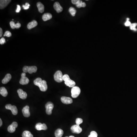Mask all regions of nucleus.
Returning a JSON list of instances; mask_svg holds the SVG:
<instances>
[{
	"label": "nucleus",
	"instance_id": "f257e3e1",
	"mask_svg": "<svg viewBox=\"0 0 137 137\" xmlns=\"http://www.w3.org/2000/svg\"><path fill=\"white\" fill-rule=\"evenodd\" d=\"M34 84L39 87L40 91H45L48 88L47 83L45 80H42L40 78H37L34 81Z\"/></svg>",
	"mask_w": 137,
	"mask_h": 137
},
{
	"label": "nucleus",
	"instance_id": "f03ea898",
	"mask_svg": "<svg viewBox=\"0 0 137 137\" xmlns=\"http://www.w3.org/2000/svg\"><path fill=\"white\" fill-rule=\"evenodd\" d=\"M63 79L64 81L65 84L67 86L70 88H73L75 86V82L70 79L68 75H64L63 76Z\"/></svg>",
	"mask_w": 137,
	"mask_h": 137
},
{
	"label": "nucleus",
	"instance_id": "7ed1b4c3",
	"mask_svg": "<svg viewBox=\"0 0 137 137\" xmlns=\"http://www.w3.org/2000/svg\"><path fill=\"white\" fill-rule=\"evenodd\" d=\"M37 67L35 66H25L23 68V71L24 73H29L31 74L33 73H35L37 71Z\"/></svg>",
	"mask_w": 137,
	"mask_h": 137
},
{
	"label": "nucleus",
	"instance_id": "20e7f679",
	"mask_svg": "<svg viewBox=\"0 0 137 137\" xmlns=\"http://www.w3.org/2000/svg\"><path fill=\"white\" fill-rule=\"evenodd\" d=\"M71 96L73 98H77L80 94L81 90L79 87L75 86L72 88L71 89Z\"/></svg>",
	"mask_w": 137,
	"mask_h": 137
},
{
	"label": "nucleus",
	"instance_id": "39448f33",
	"mask_svg": "<svg viewBox=\"0 0 137 137\" xmlns=\"http://www.w3.org/2000/svg\"><path fill=\"white\" fill-rule=\"evenodd\" d=\"M63 73L61 71H57L54 75V80L56 82L60 83L63 80Z\"/></svg>",
	"mask_w": 137,
	"mask_h": 137
},
{
	"label": "nucleus",
	"instance_id": "423d86ee",
	"mask_svg": "<svg viewBox=\"0 0 137 137\" xmlns=\"http://www.w3.org/2000/svg\"><path fill=\"white\" fill-rule=\"evenodd\" d=\"M46 108V113L48 115H50L51 114L52 110L54 107V104L51 102H48L46 104L45 106Z\"/></svg>",
	"mask_w": 137,
	"mask_h": 137
},
{
	"label": "nucleus",
	"instance_id": "0eeeda50",
	"mask_svg": "<svg viewBox=\"0 0 137 137\" xmlns=\"http://www.w3.org/2000/svg\"><path fill=\"white\" fill-rule=\"evenodd\" d=\"M71 129L72 132L76 134H79L82 131V128L77 124H75L72 126Z\"/></svg>",
	"mask_w": 137,
	"mask_h": 137
},
{
	"label": "nucleus",
	"instance_id": "6e6552de",
	"mask_svg": "<svg viewBox=\"0 0 137 137\" xmlns=\"http://www.w3.org/2000/svg\"><path fill=\"white\" fill-rule=\"evenodd\" d=\"M5 108L7 109L11 110L12 113L14 115H16L18 114V109L16 106H12L10 104H8L5 106Z\"/></svg>",
	"mask_w": 137,
	"mask_h": 137
},
{
	"label": "nucleus",
	"instance_id": "1a4fd4ad",
	"mask_svg": "<svg viewBox=\"0 0 137 137\" xmlns=\"http://www.w3.org/2000/svg\"><path fill=\"white\" fill-rule=\"evenodd\" d=\"M30 82L28 78L26 77V73H23L21 74V78L20 81V83L22 85H27Z\"/></svg>",
	"mask_w": 137,
	"mask_h": 137
},
{
	"label": "nucleus",
	"instance_id": "9d476101",
	"mask_svg": "<svg viewBox=\"0 0 137 137\" xmlns=\"http://www.w3.org/2000/svg\"><path fill=\"white\" fill-rule=\"evenodd\" d=\"M18 124L16 122H13L11 125L8 126L7 130L9 132L13 133L15 131L16 128L18 127Z\"/></svg>",
	"mask_w": 137,
	"mask_h": 137
},
{
	"label": "nucleus",
	"instance_id": "9b49d317",
	"mask_svg": "<svg viewBox=\"0 0 137 137\" xmlns=\"http://www.w3.org/2000/svg\"><path fill=\"white\" fill-rule=\"evenodd\" d=\"M22 112L23 113L24 116L26 117H28L30 116V107L28 106H26L24 107Z\"/></svg>",
	"mask_w": 137,
	"mask_h": 137
},
{
	"label": "nucleus",
	"instance_id": "f8f14e48",
	"mask_svg": "<svg viewBox=\"0 0 137 137\" xmlns=\"http://www.w3.org/2000/svg\"><path fill=\"white\" fill-rule=\"evenodd\" d=\"M35 128L37 130L39 131L43 130H46L47 129V127L46 124L45 123L42 124L40 123H39L36 124L35 126Z\"/></svg>",
	"mask_w": 137,
	"mask_h": 137
},
{
	"label": "nucleus",
	"instance_id": "ddd939ff",
	"mask_svg": "<svg viewBox=\"0 0 137 137\" xmlns=\"http://www.w3.org/2000/svg\"><path fill=\"white\" fill-rule=\"evenodd\" d=\"M61 101L63 104H72L73 102V99L69 97L63 96L61 98Z\"/></svg>",
	"mask_w": 137,
	"mask_h": 137
},
{
	"label": "nucleus",
	"instance_id": "4468645a",
	"mask_svg": "<svg viewBox=\"0 0 137 137\" xmlns=\"http://www.w3.org/2000/svg\"><path fill=\"white\" fill-rule=\"evenodd\" d=\"M19 96L21 99H25L27 97V94L22 89H19L17 91Z\"/></svg>",
	"mask_w": 137,
	"mask_h": 137
},
{
	"label": "nucleus",
	"instance_id": "2eb2a0df",
	"mask_svg": "<svg viewBox=\"0 0 137 137\" xmlns=\"http://www.w3.org/2000/svg\"><path fill=\"white\" fill-rule=\"evenodd\" d=\"M10 0H0V9H4L11 2Z\"/></svg>",
	"mask_w": 137,
	"mask_h": 137
},
{
	"label": "nucleus",
	"instance_id": "dca6fc26",
	"mask_svg": "<svg viewBox=\"0 0 137 137\" xmlns=\"http://www.w3.org/2000/svg\"><path fill=\"white\" fill-rule=\"evenodd\" d=\"M53 7L54 9L56 10L57 13H60L63 11V8L61 5H60V3L58 2H55L53 5Z\"/></svg>",
	"mask_w": 137,
	"mask_h": 137
},
{
	"label": "nucleus",
	"instance_id": "f3484780",
	"mask_svg": "<svg viewBox=\"0 0 137 137\" xmlns=\"http://www.w3.org/2000/svg\"><path fill=\"white\" fill-rule=\"evenodd\" d=\"M37 22L35 20L32 21L30 22L27 25V28L29 30H31L34 27L36 26L37 25Z\"/></svg>",
	"mask_w": 137,
	"mask_h": 137
},
{
	"label": "nucleus",
	"instance_id": "a211bd4d",
	"mask_svg": "<svg viewBox=\"0 0 137 137\" xmlns=\"http://www.w3.org/2000/svg\"><path fill=\"white\" fill-rule=\"evenodd\" d=\"M12 78V76L11 74H10V73H8L7 74L4 78L2 80V83L3 84H6V83H8V82L10 81V80Z\"/></svg>",
	"mask_w": 137,
	"mask_h": 137
},
{
	"label": "nucleus",
	"instance_id": "6ab92c4d",
	"mask_svg": "<svg viewBox=\"0 0 137 137\" xmlns=\"http://www.w3.org/2000/svg\"><path fill=\"white\" fill-rule=\"evenodd\" d=\"M76 7L78 8H81V7H85L86 6V4L85 2H83L81 0H77L76 4Z\"/></svg>",
	"mask_w": 137,
	"mask_h": 137
},
{
	"label": "nucleus",
	"instance_id": "aec40b11",
	"mask_svg": "<svg viewBox=\"0 0 137 137\" xmlns=\"http://www.w3.org/2000/svg\"><path fill=\"white\" fill-rule=\"evenodd\" d=\"M52 16L51 14L50 13H46L44 14L42 16V19L44 21H47L48 20H50L52 18Z\"/></svg>",
	"mask_w": 137,
	"mask_h": 137
},
{
	"label": "nucleus",
	"instance_id": "412c9836",
	"mask_svg": "<svg viewBox=\"0 0 137 137\" xmlns=\"http://www.w3.org/2000/svg\"><path fill=\"white\" fill-rule=\"evenodd\" d=\"M64 133V132L62 129H58L55 132V136L56 137H62Z\"/></svg>",
	"mask_w": 137,
	"mask_h": 137
},
{
	"label": "nucleus",
	"instance_id": "4be33fe9",
	"mask_svg": "<svg viewBox=\"0 0 137 137\" xmlns=\"http://www.w3.org/2000/svg\"><path fill=\"white\" fill-rule=\"evenodd\" d=\"M37 6L39 12L41 13H43L44 11V6L43 4L41 2H38L37 4Z\"/></svg>",
	"mask_w": 137,
	"mask_h": 137
},
{
	"label": "nucleus",
	"instance_id": "5701e85b",
	"mask_svg": "<svg viewBox=\"0 0 137 137\" xmlns=\"http://www.w3.org/2000/svg\"><path fill=\"white\" fill-rule=\"evenodd\" d=\"M0 94L4 97H6L8 95V92L5 87H2L0 88Z\"/></svg>",
	"mask_w": 137,
	"mask_h": 137
},
{
	"label": "nucleus",
	"instance_id": "b1692460",
	"mask_svg": "<svg viewBox=\"0 0 137 137\" xmlns=\"http://www.w3.org/2000/svg\"><path fill=\"white\" fill-rule=\"evenodd\" d=\"M22 137H33V136L30 131H25L22 134Z\"/></svg>",
	"mask_w": 137,
	"mask_h": 137
},
{
	"label": "nucleus",
	"instance_id": "393cba45",
	"mask_svg": "<svg viewBox=\"0 0 137 137\" xmlns=\"http://www.w3.org/2000/svg\"><path fill=\"white\" fill-rule=\"evenodd\" d=\"M68 11L71 15L72 16H73V17H74L75 16L76 13V10H75L73 7H71L69 8Z\"/></svg>",
	"mask_w": 137,
	"mask_h": 137
},
{
	"label": "nucleus",
	"instance_id": "a878e982",
	"mask_svg": "<svg viewBox=\"0 0 137 137\" xmlns=\"http://www.w3.org/2000/svg\"><path fill=\"white\" fill-rule=\"evenodd\" d=\"M137 26V23H134L131 24L130 26V28L131 30H134V31H137V30L136 28V26Z\"/></svg>",
	"mask_w": 137,
	"mask_h": 137
},
{
	"label": "nucleus",
	"instance_id": "bb28decb",
	"mask_svg": "<svg viewBox=\"0 0 137 137\" xmlns=\"http://www.w3.org/2000/svg\"><path fill=\"white\" fill-rule=\"evenodd\" d=\"M98 134L96 131H92L90 133V135H89L88 137H98Z\"/></svg>",
	"mask_w": 137,
	"mask_h": 137
},
{
	"label": "nucleus",
	"instance_id": "cd10ccee",
	"mask_svg": "<svg viewBox=\"0 0 137 137\" xmlns=\"http://www.w3.org/2000/svg\"><path fill=\"white\" fill-rule=\"evenodd\" d=\"M83 122V120L82 119L79 118H78L76 119L75 120V123H76V124H77L78 125H79L80 124H81Z\"/></svg>",
	"mask_w": 137,
	"mask_h": 137
},
{
	"label": "nucleus",
	"instance_id": "c85d7f7f",
	"mask_svg": "<svg viewBox=\"0 0 137 137\" xmlns=\"http://www.w3.org/2000/svg\"><path fill=\"white\" fill-rule=\"evenodd\" d=\"M30 6V4L28 3L27 2V3H26L25 5H23V7L25 10H27L29 9Z\"/></svg>",
	"mask_w": 137,
	"mask_h": 137
},
{
	"label": "nucleus",
	"instance_id": "c756f323",
	"mask_svg": "<svg viewBox=\"0 0 137 137\" xmlns=\"http://www.w3.org/2000/svg\"><path fill=\"white\" fill-rule=\"evenodd\" d=\"M4 36H7V37H10L12 36V34L11 32L9 31H6L4 34Z\"/></svg>",
	"mask_w": 137,
	"mask_h": 137
},
{
	"label": "nucleus",
	"instance_id": "7c9ffc66",
	"mask_svg": "<svg viewBox=\"0 0 137 137\" xmlns=\"http://www.w3.org/2000/svg\"><path fill=\"white\" fill-rule=\"evenodd\" d=\"M10 27H11V28L12 29H15V25H16V24H15L13 21L10 22Z\"/></svg>",
	"mask_w": 137,
	"mask_h": 137
},
{
	"label": "nucleus",
	"instance_id": "2f4dec72",
	"mask_svg": "<svg viewBox=\"0 0 137 137\" xmlns=\"http://www.w3.org/2000/svg\"><path fill=\"white\" fill-rule=\"evenodd\" d=\"M5 42V40L4 37H2L0 39V44L1 45L4 44Z\"/></svg>",
	"mask_w": 137,
	"mask_h": 137
},
{
	"label": "nucleus",
	"instance_id": "473e14b6",
	"mask_svg": "<svg viewBox=\"0 0 137 137\" xmlns=\"http://www.w3.org/2000/svg\"><path fill=\"white\" fill-rule=\"evenodd\" d=\"M21 9V8L20 6L18 5H17V9L16 10V12L19 13Z\"/></svg>",
	"mask_w": 137,
	"mask_h": 137
},
{
	"label": "nucleus",
	"instance_id": "72a5a7b5",
	"mask_svg": "<svg viewBox=\"0 0 137 137\" xmlns=\"http://www.w3.org/2000/svg\"><path fill=\"white\" fill-rule=\"evenodd\" d=\"M131 24V23L129 21H126L124 23V25L126 26H130Z\"/></svg>",
	"mask_w": 137,
	"mask_h": 137
},
{
	"label": "nucleus",
	"instance_id": "f704fd0d",
	"mask_svg": "<svg viewBox=\"0 0 137 137\" xmlns=\"http://www.w3.org/2000/svg\"><path fill=\"white\" fill-rule=\"evenodd\" d=\"M21 24L20 23H19L18 22V23H17V24H16V25H15V28L16 29H18L20 27H21Z\"/></svg>",
	"mask_w": 137,
	"mask_h": 137
},
{
	"label": "nucleus",
	"instance_id": "c9c22d12",
	"mask_svg": "<svg viewBox=\"0 0 137 137\" xmlns=\"http://www.w3.org/2000/svg\"><path fill=\"white\" fill-rule=\"evenodd\" d=\"M2 34H3V30H2V29L0 28V37H2Z\"/></svg>",
	"mask_w": 137,
	"mask_h": 137
},
{
	"label": "nucleus",
	"instance_id": "e433bc0d",
	"mask_svg": "<svg viewBox=\"0 0 137 137\" xmlns=\"http://www.w3.org/2000/svg\"><path fill=\"white\" fill-rule=\"evenodd\" d=\"M0 126H1L2 124V121L1 119H0Z\"/></svg>",
	"mask_w": 137,
	"mask_h": 137
},
{
	"label": "nucleus",
	"instance_id": "4c0bfd02",
	"mask_svg": "<svg viewBox=\"0 0 137 137\" xmlns=\"http://www.w3.org/2000/svg\"><path fill=\"white\" fill-rule=\"evenodd\" d=\"M129 18H127V21H129Z\"/></svg>",
	"mask_w": 137,
	"mask_h": 137
},
{
	"label": "nucleus",
	"instance_id": "58836bf2",
	"mask_svg": "<svg viewBox=\"0 0 137 137\" xmlns=\"http://www.w3.org/2000/svg\"><path fill=\"white\" fill-rule=\"evenodd\" d=\"M75 137L74 136H71L69 137Z\"/></svg>",
	"mask_w": 137,
	"mask_h": 137
}]
</instances>
